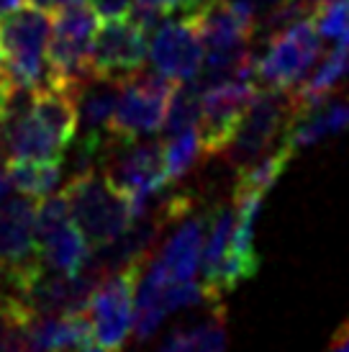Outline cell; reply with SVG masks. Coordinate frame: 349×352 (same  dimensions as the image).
<instances>
[{
    "instance_id": "1",
    "label": "cell",
    "mask_w": 349,
    "mask_h": 352,
    "mask_svg": "<svg viewBox=\"0 0 349 352\" xmlns=\"http://www.w3.org/2000/svg\"><path fill=\"white\" fill-rule=\"evenodd\" d=\"M78 134V103L75 93L49 88L34 93L29 106L10 113L0 124L3 149L10 160H62L65 149Z\"/></svg>"
},
{
    "instance_id": "2",
    "label": "cell",
    "mask_w": 349,
    "mask_h": 352,
    "mask_svg": "<svg viewBox=\"0 0 349 352\" xmlns=\"http://www.w3.org/2000/svg\"><path fill=\"white\" fill-rule=\"evenodd\" d=\"M62 196L90 250L111 245L134 221L128 198L111 183L106 170H100L98 165L75 173L62 190Z\"/></svg>"
},
{
    "instance_id": "3",
    "label": "cell",
    "mask_w": 349,
    "mask_h": 352,
    "mask_svg": "<svg viewBox=\"0 0 349 352\" xmlns=\"http://www.w3.org/2000/svg\"><path fill=\"white\" fill-rule=\"evenodd\" d=\"M49 39H52V19L47 10L23 8L13 10L0 19V47L5 57V75L13 85L41 93L54 88V78L49 69Z\"/></svg>"
},
{
    "instance_id": "4",
    "label": "cell",
    "mask_w": 349,
    "mask_h": 352,
    "mask_svg": "<svg viewBox=\"0 0 349 352\" xmlns=\"http://www.w3.org/2000/svg\"><path fill=\"white\" fill-rule=\"evenodd\" d=\"M174 82L159 72H136L126 78L118 96L116 111L111 118L108 137L111 144H134L144 137L157 134L167 116V106L172 98Z\"/></svg>"
},
{
    "instance_id": "5",
    "label": "cell",
    "mask_w": 349,
    "mask_h": 352,
    "mask_svg": "<svg viewBox=\"0 0 349 352\" xmlns=\"http://www.w3.org/2000/svg\"><path fill=\"white\" fill-rule=\"evenodd\" d=\"M295 113L291 90H257L244 108L242 121L234 131L232 142L226 144L221 157H226L236 170L252 165L254 160L267 155V149L278 142Z\"/></svg>"
},
{
    "instance_id": "6",
    "label": "cell",
    "mask_w": 349,
    "mask_h": 352,
    "mask_svg": "<svg viewBox=\"0 0 349 352\" xmlns=\"http://www.w3.org/2000/svg\"><path fill=\"white\" fill-rule=\"evenodd\" d=\"M98 29V16L87 3L59 6L52 39H49V69L54 78V88L72 90L85 78H90V44Z\"/></svg>"
},
{
    "instance_id": "7",
    "label": "cell",
    "mask_w": 349,
    "mask_h": 352,
    "mask_svg": "<svg viewBox=\"0 0 349 352\" xmlns=\"http://www.w3.org/2000/svg\"><path fill=\"white\" fill-rule=\"evenodd\" d=\"M321 57V34L311 16L272 31L267 50L254 59V75L264 88L293 90Z\"/></svg>"
},
{
    "instance_id": "8",
    "label": "cell",
    "mask_w": 349,
    "mask_h": 352,
    "mask_svg": "<svg viewBox=\"0 0 349 352\" xmlns=\"http://www.w3.org/2000/svg\"><path fill=\"white\" fill-rule=\"evenodd\" d=\"M201 85V118H198V137L203 144L205 157H218L232 142L234 131L242 121L244 108L249 106L257 93L254 72L232 75V78L205 80L198 75Z\"/></svg>"
},
{
    "instance_id": "9",
    "label": "cell",
    "mask_w": 349,
    "mask_h": 352,
    "mask_svg": "<svg viewBox=\"0 0 349 352\" xmlns=\"http://www.w3.org/2000/svg\"><path fill=\"white\" fill-rule=\"evenodd\" d=\"M106 175L111 183L128 198L131 214H149L159 198L165 196L170 180L165 175V155L162 144L157 142H134V144H116L108 149Z\"/></svg>"
},
{
    "instance_id": "10",
    "label": "cell",
    "mask_w": 349,
    "mask_h": 352,
    "mask_svg": "<svg viewBox=\"0 0 349 352\" xmlns=\"http://www.w3.org/2000/svg\"><path fill=\"white\" fill-rule=\"evenodd\" d=\"M144 265H131L124 270L106 273L98 280L95 291L87 301L85 314L93 327V340L111 352H121L134 329L136 285Z\"/></svg>"
},
{
    "instance_id": "11",
    "label": "cell",
    "mask_w": 349,
    "mask_h": 352,
    "mask_svg": "<svg viewBox=\"0 0 349 352\" xmlns=\"http://www.w3.org/2000/svg\"><path fill=\"white\" fill-rule=\"evenodd\" d=\"M36 242L41 265L57 273L72 275L85 270L93 254L62 193L41 198L36 206Z\"/></svg>"
},
{
    "instance_id": "12",
    "label": "cell",
    "mask_w": 349,
    "mask_h": 352,
    "mask_svg": "<svg viewBox=\"0 0 349 352\" xmlns=\"http://www.w3.org/2000/svg\"><path fill=\"white\" fill-rule=\"evenodd\" d=\"M39 263L36 204L29 196H8L0 204V280L13 285Z\"/></svg>"
},
{
    "instance_id": "13",
    "label": "cell",
    "mask_w": 349,
    "mask_h": 352,
    "mask_svg": "<svg viewBox=\"0 0 349 352\" xmlns=\"http://www.w3.org/2000/svg\"><path fill=\"white\" fill-rule=\"evenodd\" d=\"M146 34L149 31L139 26L131 16L103 21V26L95 29L90 44V72L118 80L142 72V65L149 54Z\"/></svg>"
},
{
    "instance_id": "14",
    "label": "cell",
    "mask_w": 349,
    "mask_h": 352,
    "mask_svg": "<svg viewBox=\"0 0 349 352\" xmlns=\"http://www.w3.org/2000/svg\"><path fill=\"white\" fill-rule=\"evenodd\" d=\"M205 221L208 216L201 214L195 206L183 216H177L172 221L174 229L167 234L159 254L146 260L142 275L159 285L193 280L201 265V252H203Z\"/></svg>"
},
{
    "instance_id": "15",
    "label": "cell",
    "mask_w": 349,
    "mask_h": 352,
    "mask_svg": "<svg viewBox=\"0 0 349 352\" xmlns=\"http://www.w3.org/2000/svg\"><path fill=\"white\" fill-rule=\"evenodd\" d=\"M152 69L172 82H190L203 72V41L195 29L193 16L188 13L177 21H162L149 39Z\"/></svg>"
},
{
    "instance_id": "16",
    "label": "cell",
    "mask_w": 349,
    "mask_h": 352,
    "mask_svg": "<svg viewBox=\"0 0 349 352\" xmlns=\"http://www.w3.org/2000/svg\"><path fill=\"white\" fill-rule=\"evenodd\" d=\"M262 193L252 190H234V232L229 257H226V291L232 294L234 288L244 280H249L260 270V252L254 247L257 236V219L262 211Z\"/></svg>"
},
{
    "instance_id": "17",
    "label": "cell",
    "mask_w": 349,
    "mask_h": 352,
    "mask_svg": "<svg viewBox=\"0 0 349 352\" xmlns=\"http://www.w3.org/2000/svg\"><path fill=\"white\" fill-rule=\"evenodd\" d=\"M341 131H349V100L326 98L316 106L295 111L282 142L293 155H298L301 149L316 147L319 142L337 137Z\"/></svg>"
},
{
    "instance_id": "18",
    "label": "cell",
    "mask_w": 349,
    "mask_h": 352,
    "mask_svg": "<svg viewBox=\"0 0 349 352\" xmlns=\"http://www.w3.org/2000/svg\"><path fill=\"white\" fill-rule=\"evenodd\" d=\"M31 352H80L93 342V327L85 311L31 316L26 327Z\"/></svg>"
},
{
    "instance_id": "19",
    "label": "cell",
    "mask_w": 349,
    "mask_h": 352,
    "mask_svg": "<svg viewBox=\"0 0 349 352\" xmlns=\"http://www.w3.org/2000/svg\"><path fill=\"white\" fill-rule=\"evenodd\" d=\"M226 311L221 303H216L203 319L167 334L157 352H226Z\"/></svg>"
},
{
    "instance_id": "20",
    "label": "cell",
    "mask_w": 349,
    "mask_h": 352,
    "mask_svg": "<svg viewBox=\"0 0 349 352\" xmlns=\"http://www.w3.org/2000/svg\"><path fill=\"white\" fill-rule=\"evenodd\" d=\"M347 78H349V50L337 47L331 54L324 57V62L313 69L311 78H303L301 82L291 90L295 111L311 108V106H316V103H321V100H326Z\"/></svg>"
},
{
    "instance_id": "21",
    "label": "cell",
    "mask_w": 349,
    "mask_h": 352,
    "mask_svg": "<svg viewBox=\"0 0 349 352\" xmlns=\"http://www.w3.org/2000/svg\"><path fill=\"white\" fill-rule=\"evenodd\" d=\"M5 173L10 177V186L21 196H29L34 201H41L54 193V188L62 183V160H10Z\"/></svg>"
},
{
    "instance_id": "22",
    "label": "cell",
    "mask_w": 349,
    "mask_h": 352,
    "mask_svg": "<svg viewBox=\"0 0 349 352\" xmlns=\"http://www.w3.org/2000/svg\"><path fill=\"white\" fill-rule=\"evenodd\" d=\"M162 155H165V175L170 183L183 180L190 170L195 167V162L203 155V144L198 137V129H185L177 134H170L167 142L162 144Z\"/></svg>"
},
{
    "instance_id": "23",
    "label": "cell",
    "mask_w": 349,
    "mask_h": 352,
    "mask_svg": "<svg viewBox=\"0 0 349 352\" xmlns=\"http://www.w3.org/2000/svg\"><path fill=\"white\" fill-rule=\"evenodd\" d=\"M198 118H201V85H198V80L177 82L172 90V98H170V106H167L162 131L170 137V134H177L185 129H193L198 126Z\"/></svg>"
},
{
    "instance_id": "24",
    "label": "cell",
    "mask_w": 349,
    "mask_h": 352,
    "mask_svg": "<svg viewBox=\"0 0 349 352\" xmlns=\"http://www.w3.org/2000/svg\"><path fill=\"white\" fill-rule=\"evenodd\" d=\"M311 21L324 39L339 41L349 34V0H324L313 6Z\"/></svg>"
},
{
    "instance_id": "25",
    "label": "cell",
    "mask_w": 349,
    "mask_h": 352,
    "mask_svg": "<svg viewBox=\"0 0 349 352\" xmlns=\"http://www.w3.org/2000/svg\"><path fill=\"white\" fill-rule=\"evenodd\" d=\"M203 0H134L136 8H144V10H152V13H157V16H162V19H167L170 13H174V10H190L198 8Z\"/></svg>"
},
{
    "instance_id": "26",
    "label": "cell",
    "mask_w": 349,
    "mask_h": 352,
    "mask_svg": "<svg viewBox=\"0 0 349 352\" xmlns=\"http://www.w3.org/2000/svg\"><path fill=\"white\" fill-rule=\"evenodd\" d=\"M90 3H93L95 16L103 21L126 19L131 8H134V0H90Z\"/></svg>"
},
{
    "instance_id": "27",
    "label": "cell",
    "mask_w": 349,
    "mask_h": 352,
    "mask_svg": "<svg viewBox=\"0 0 349 352\" xmlns=\"http://www.w3.org/2000/svg\"><path fill=\"white\" fill-rule=\"evenodd\" d=\"M326 352H349V319L341 324L337 332H334Z\"/></svg>"
},
{
    "instance_id": "28",
    "label": "cell",
    "mask_w": 349,
    "mask_h": 352,
    "mask_svg": "<svg viewBox=\"0 0 349 352\" xmlns=\"http://www.w3.org/2000/svg\"><path fill=\"white\" fill-rule=\"evenodd\" d=\"M10 88H13V82H10V78L5 75V69H0V124H3V116H5Z\"/></svg>"
},
{
    "instance_id": "29",
    "label": "cell",
    "mask_w": 349,
    "mask_h": 352,
    "mask_svg": "<svg viewBox=\"0 0 349 352\" xmlns=\"http://www.w3.org/2000/svg\"><path fill=\"white\" fill-rule=\"evenodd\" d=\"M21 6H23V0H0V19L13 13V10H19Z\"/></svg>"
},
{
    "instance_id": "30",
    "label": "cell",
    "mask_w": 349,
    "mask_h": 352,
    "mask_svg": "<svg viewBox=\"0 0 349 352\" xmlns=\"http://www.w3.org/2000/svg\"><path fill=\"white\" fill-rule=\"evenodd\" d=\"M31 8H39V10H54L59 8V0H26Z\"/></svg>"
},
{
    "instance_id": "31",
    "label": "cell",
    "mask_w": 349,
    "mask_h": 352,
    "mask_svg": "<svg viewBox=\"0 0 349 352\" xmlns=\"http://www.w3.org/2000/svg\"><path fill=\"white\" fill-rule=\"evenodd\" d=\"M3 65H5V57H3V47H0V69H3Z\"/></svg>"
},
{
    "instance_id": "32",
    "label": "cell",
    "mask_w": 349,
    "mask_h": 352,
    "mask_svg": "<svg viewBox=\"0 0 349 352\" xmlns=\"http://www.w3.org/2000/svg\"><path fill=\"white\" fill-rule=\"evenodd\" d=\"M303 3H311V6H316V3H324V0H303Z\"/></svg>"
}]
</instances>
